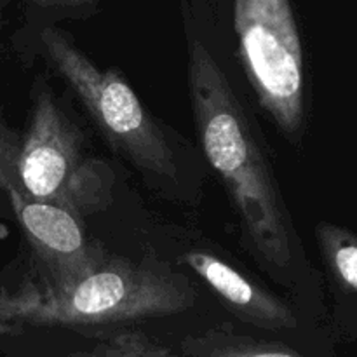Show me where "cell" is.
<instances>
[{"label":"cell","mask_w":357,"mask_h":357,"mask_svg":"<svg viewBox=\"0 0 357 357\" xmlns=\"http://www.w3.org/2000/svg\"><path fill=\"white\" fill-rule=\"evenodd\" d=\"M188 35V89L202 150L225 185L243 236L268 271H295L291 218L225 73L197 35Z\"/></svg>","instance_id":"6da1fadb"},{"label":"cell","mask_w":357,"mask_h":357,"mask_svg":"<svg viewBox=\"0 0 357 357\" xmlns=\"http://www.w3.org/2000/svg\"><path fill=\"white\" fill-rule=\"evenodd\" d=\"M194 298V288L183 275L157 265L107 258L72 281L38 279L0 293V331L136 323L183 312Z\"/></svg>","instance_id":"7a4b0ae2"},{"label":"cell","mask_w":357,"mask_h":357,"mask_svg":"<svg viewBox=\"0 0 357 357\" xmlns=\"http://www.w3.org/2000/svg\"><path fill=\"white\" fill-rule=\"evenodd\" d=\"M58 75L68 82L112 149L153 180L176 183L178 166L166 136L132 87L114 70H101L56 28L40 35Z\"/></svg>","instance_id":"3957f363"},{"label":"cell","mask_w":357,"mask_h":357,"mask_svg":"<svg viewBox=\"0 0 357 357\" xmlns=\"http://www.w3.org/2000/svg\"><path fill=\"white\" fill-rule=\"evenodd\" d=\"M239 58L260 107L286 138L300 139L307 124L305 54L291 3L239 0L234 6Z\"/></svg>","instance_id":"277c9868"},{"label":"cell","mask_w":357,"mask_h":357,"mask_svg":"<svg viewBox=\"0 0 357 357\" xmlns=\"http://www.w3.org/2000/svg\"><path fill=\"white\" fill-rule=\"evenodd\" d=\"M14 171V194L77 216L103 208L110 195V180L86 159L79 129L47 87L35 93L28 128L17 139Z\"/></svg>","instance_id":"5b68a950"},{"label":"cell","mask_w":357,"mask_h":357,"mask_svg":"<svg viewBox=\"0 0 357 357\" xmlns=\"http://www.w3.org/2000/svg\"><path fill=\"white\" fill-rule=\"evenodd\" d=\"M7 195L28 244L44 267L45 275L42 279L51 282L72 281L89 274L107 260L101 251L87 243L77 215L14 192Z\"/></svg>","instance_id":"8992f818"},{"label":"cell","mask_w":357,"mask_h":357,"mask_svg":"<svg viewBox=\"0 0 357 357\" xmlns=\"http://www.w3.org/2000/svg\"><path fill=\"white\" fill-rule=\"evenodd\" d=\"M183 260L213 289L223 305L246 323L265 330L298 328V317L288 303L255 284L222 258L206 251H188Z\"/></svg>","instance_id":"52a82bcc"},{"label":"cell","mask_w":357,"mask_h":357,"mask_svg":"<svg viewBox=\"0 0 357 357\" xmlns=\"http://www.w3.org/2000/svg\"><path fill=\"white\" fill-rule=\"evenodd\" d=\"M316 239L335 302V324L357 344V232L333 222H319Z\"/></svg>","instance_id":"ba28073f"},{"label":"cell","mask_w":357,"mask_h":357,"mask_svg":"<svg viewBox=\"0 0 357 357\" xmlns=\"http://www.w3.org/2000/svg\"><path fill=\"white\" fill-rule=\"evenodd\" d=\"M181 351L187 357H310L286 345L268 344L225 331L187 337L181 342Z\"/></svg>","instance_id":"9c48e42d"},{"label":"cell","mask_w":357,"mask_h":357,"mask_svg":"<svg viewBox=\"0 0 357 357\" xmlns=\"http://www.w3.org/2000/svg\"><path fill=\"white\" fill-rule=\"evenodd\" d=\"M75 357H174L162 345L155 344L143 333H121L108 344L101 345L89 354Z\"/></svg>","instance_id":"30bf717a"}]
</instances>
